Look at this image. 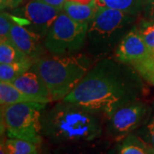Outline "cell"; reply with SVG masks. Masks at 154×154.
<instances>
[{
	"mask_svg": "<svg viewBox=\"0 0 154 154\" xmlns=\"http://www.w3.org/2000/svg\"><path fill=\"white\" fill-rule=\"evenodd\" d=\"M146 18L154 20V0H150L146 9L144 10Z\"/></svg>",
	"mask_w": 154,
	"mask_h": 154,
	"instance_id": "obj_24",
	"label": "cell"
},
{
	"mask_svg": "<svg viewBox=\"0 0 154 154\" xmlns=\"http://www.w3.org/2000/svg\"><path fill=\"white\" fill-rule=\"evenodd\" d=\"M15 23L13 16L1 11L0 14V40H10L11 28Z\"/></svg>",
	"mask_w": 154,
	"mask_h": 154,
	"instance_id": "obj_23",
	"label": "cell"
},
{
	"mask_svg": "<svg viewBox=\"0 0 154 154\" xmlns=\"http://www.w3.org/2000/svg\"><path fill=\"white\" fill-rule=\"evenodd\" d=\"M12 5H13V0H0L1 11L5 10L8 7H12Z\"/></svg>",
	"mask_w": 154,
	"mask_h": 154,
	"instance_id": "obj_26",
	"label": "cell"
},
{
	"mask_svg": "<svg viewBox=\"0 0 154 154\" xmlns=\"http://www.w3.org/2000/svg\"><path fill=\"white\" fill-rule=\"evenodd\" d=\"M97 8L98 6L94 2L88 4L67 0L63 5V11L75 22L89 24L94 18Z\"/></svg>",
	"mask_w": 154,
	"mask_h": 154,
	"instance_id": "obj_13",
	"label": "cell"
},
{
	"mask_svg": "<svg viewBox=\"0 0 154 154\" xmlns=\"http://www.w3.org/2000/svg\"><path fill=\"white\" fill-rule=\"evenodd\" d=\"M143 81L132 65L107 56L97 61L63 100L100 111L106 117L121 105L141 99Z\"/></svg>",
	"mask_w": 154,
	"mask_h": 154,
	"instance_id": "obj_1",
	"label": "cell"
},
{
	"mask_svg": "<svg viewBox=\"0 0 154 154\" xmlns=\"http://www.w3.org/2000/svg\"><path fill=\"white\" fill-rule=\"evenodd\" d=\"M88 53L67 56H44L33 61L32 69L42 78L53 102L63 100L81 82L93 66Z\"/></svg>",
	"mask_w": 154,
	"mask_h": 154,
	"instance_id": "obj_3",
	"label": "cell"
},
{
	"mask_svg": "<svg viewBox=\"0 0 154 154\" xmlns=\"http://www.w3.org/2000/svg\"><path fill=\"white\" fill-rule=\"evenodd\" d=\"M5 144L9 154H38V145L28 140L9 138Z\"/></svg>",
	"mask_w": 154,
	"mask_h": 154,
	"instance_id": "obj_19",
	"label": "cell"
},
{
	"mask_svg": "<svg viewBox=\"0 0 154 154\" xmlns=\"http://www.w3.org/2000/svg\"><path fill=\"white\" fill-rule=\"evenodd\" d=\"M136 17L123 11L98 7L88 26L86 52L97 60L107 57L134 26Z\"/></svg>",
	"mask_w": 154,
	"mask_h": 154,
	"instance_id": "obj_4",
	"label": "cell"
},
{
	"mask_svg": "<svg viewBox=\"0 0 154 154\" xmlns=\"http://www.w3.org/2000/svg\"><path fill=\"white\" fill-rule=\"evenodd\" d=\"M22 0H13V5H12V7H16L17 5H18V4L21 2Z\"/></svg>",
	"mask_w": 154,
	"mask_h": 154,
	"instance_id": "obj_28",
	"label": "cell"
},
{
	"mask_svg": "<svg viewBox=\"0 0 154 154\" xmlns=\"http://www.w3.org/2000/svg\"><path fill=\"white\" fill-rule=\"evenodd\" d=\"M150 113V105L138 99L121 105L105 117V132L114 142H120L145 124Z\"/></svg>",
	"mask_w": 154,
	"mask_h": 154,
	"instance_id": "obj_7",
	"label": "cell"
},
{
	"mask_svg": "<svg viewBox=\"0 0 154 154\" xmlns=\"http://www.w3.org/2000/svg\"><path fill=\"white\" fill-rule=\"evenodd\" d=\"M42 38L38 34L16 22L11 28L10 35V41L33 61L45 56L46 49L44 42H41Z\"/></svg>",
	"mask_w": 154,
	"mask_h": 154,
	"instance_id": "obj_10",
	"label": "cell"
},
{
	"mask_svg": "<svg viewBox=\"0 0 154 154\" xmlns=\"http://www.w3.org/2000/svg\"><path fill=\"white\" fill-rule=\"evenodd\" d=\"M134 133L154 148V101L150 105V113L146 122Z\"/></svg>",
	"mask_w": 154,
	"mask_h": 154,
	"instance_id": "obj_22",
	"label": "cell"
},
{
	"mask_svg": "<svg viewBox=\"0 0 154 154\" xmlns=\"http://www.w3.org/2000/svg\"><path fill=\"white\" fill-rule=\"evenodd\" d=\"M150 51L134 24L116 46L114 51V57L122 63L131 64L144 58Z\"/></svg>",
	"mask_w": 154,
	"mask_h": 154,
	"instance_id": "obj_9",
	"label": "cell"
},
{
	"mask_svg": "<svg viewBox=\"0 0 154 154\" xmlns=\"http://www.w3.org/2000/svg\"><path fill=\"white\" fill-rule=\"evenodd\" d=\"M130 65L137 70L144 81L154 87V51H150L144 58L133 63Z\"/></svg>",
	"mask_w": 154,
	"mask_h": 154,
	"instance_id": "obj_20",
	"label": "cell"
},
{
	"mask_svg": "<svg viewBox=\"0 0 154 154\" xmlns=\"http://www.w3.org/2000/svg\"><path fill=\"white\" fill-rule=\"evenodd\" d=\"M0 154H9L7 152V149L5 147V140L1 139V146H0Z\"/></svg>",
	"mask_w": 154,
	"mask_h": 154,
	"instance_id": "obj_27",
	"label": "cell"
},
{
	"mask_svg": "<svg viewBox=\"0 0 154 154\" xmlns=\"http://www.w3.org/2000/svg\"><path fill=\"white\" fill-rule=\"evenodd\" d=\"M40 122L42 136L61 146L102 137L105 116L86 106L59 100L45 107Z\"/></svg>",
	"mask_w": 154,
	"mask_h": 154,
	"instance_id": "obj_2",
	"label": "cell"
},
{
	"mask_svg": "<svg viewBox=\"0 0 154 154\" xmlns=\"http://www.w3.org/2000/svg\"><path fill=\"white\" fill-rule=\"evenodd\" d=\"M42 1L46 3V4H48L50 5L56 7V8L60 9V10H63V5H64V4H65L67 0H42Z\"/></svg>",
	"mask_w": 154,
	"mask_h": 154,
	"instance_id": "obj_25",
	"label": "cell"
},
{
	"mask_svg": "<svg viewBox=\"0 0 154 154\" xmlns=\"http://www.w3.org/2000/svg\"><path fill=\"white\" fill-rule=\"evenodd\" d=\"M150 0H94L98 7H105L123 11L138 17L147 5Z\"/></svg>",
	"mask_w": 154,
	"mask_h": 154,
	"instance_id": "obj_14",
	"label": "cell"
},
{
	"mask_svg": "<svg viewBox=\"0 0 154 154\" xmlns=\"http://www.w3.org/2000/svg\"><path fill=\"white\" fill-rule=\"evenodd\" d=\"M33 60L13 63H0V82H11L32 69Z\"/></svg>",
	"mask_w": 154,
	"mask_h": 154,
	"instance_id": "obj_17",
	"label": "cell"
},
{
	"mask_svg": "<svg viewBox=\"0 0 154 154\" xmlns=\"http://www.w3.org/2000/svg\"><path fill=\"white\" fill-rule=\"evenodd\" d=\"M62 11L42 0H32L18 14L12 16L15 22L44 38Z\"/></svg>",
	"mask_w": 154,
	"mask_h": 154,
	"instance_id": "obj_8",
	"label": "cell"
},
{
	"mask_svg": "<svg viewBox=\"0 0 154 154\" xmlns=\"http://www.w3.org/2000/svg\"><path fill=\"white\" fill-rule=\"evenodd\" d=\"M33 60L10 40H0V63H13Z\"/></svg>",
	"mask_w": 154,
	"mask_h": 154,
	"instance_id": "obj_18",
	"label": "cell"
},
{
	"mask_svg": "<svg viewBox=\"0 0 154 154\" xmlns=\"http://www.w3.org/2000/svg\"><path fill=\"white\" fill-rule=\"evenodd\" d=\"M117 154H154V148L133 133L118 142Z\"/></svg>",
	"mask_w": 154,
	"mask_h": 154,
	"instance_id": "obj_15",
	"label": "cell"
},
{
	"mask_svg": "<svg viewBox=\"0 0 154 154\" xmlns=\"http://www.w3.org/2000/svg\"><path fill=\"white\" fill-rule=\"evenodd\" d=\"M48 104L26 102L1 105V131L7 136L39 145L42 141L41 115Z\"/></svg>",
	"mask_w": 154,
	"mask_h": 154,
	"instance_id": "obj_5",
	"label": "cell"
},
{
	"mask_svg": "<svg viewBox=\"0 0 154 154\" xmlns=\"http://www.w3.org/2000/svg\"><path fill=\"white\" fill-rule=\"evenodd\" d=\"M26 102H36L21 90L16 88L11 82H0V104L1 105H14Z\"/></svg>",
	"mask_w": 154,
	"mask_h": 154,
	"instance_id": "obj_16",
	"label": "cell"
},
{
	"mask_svg": "<svg viewBox=\"0 0 154 154\" xmlns=\"http://www.w3.org/2000/svg\"><path fill=\"white\" fill-rule=\"evenodd\" d=\"M135 27L150 51H154V20L145 17L135 23Z\"/></svg>",
	"mask_w": 154,
	"mask_h": 154,
	"instance_id": "obj_21",
	"label": "cell"
},
{
	"mask_svg": "<svg viewBox=\"0 0 154 154\" xmlns=\"http://www.w3.org/2000/svg\"><path fill=\"white\" fill-rule=\"evenodd\" d=\"M88 26L75 22L62 11L44 38L45 49L52 56L76 54L86 46Z\"/></svg>",
	"mask_w": 154,
	"mask_h": 154,
	"instance_id": "obj_6",
	"label": "cell"
},
{
	"mask_svg": "<svg viewBox=\"0 0 154 154\" xmlns=\"http://www.w3.org/2000/svg\"><path fill=\"white\" fill-rule=\"evenodd\" d=\"M11 83L22 93L32 97L36 102L44 104L53 102L47 86L42 78L32 69L17 77Z\"/></svg>",
	"mask_w": 154,
	"mask_h": 154,
	"instance_id": "obj_11",
	"label": "cell"
},
{
	"mask_svg": "<svg viewBox=\"0 0 154 154\" xmlns=\"http://www.w3.org/2000/svg\"><path fill=\"white\" fill-rule=\"evenodd\" d=\"M109 138L100 137L89 141H82L57 146L53 154H117V146Z\"/></svg>",
	"mask_w": 154,
	"mask_h": 154,
	"instance_id": "obj_12",
	"label": "cell"
}]
</instances>
